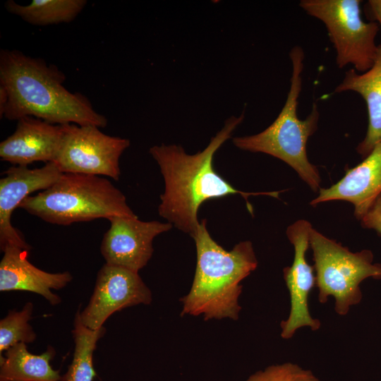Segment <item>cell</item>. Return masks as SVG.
Instances as JSON below:
<instances>
[{
	"label": "cell",
	"instance_id": "6da1fadb",
	"mask_svg": "<svg viewBox=\"0 0 381 381\" xmlns=\"http://www.w3.org/2000/svg\"><path fill=\"white\" fill-rule=\"evenodd\" d=\"M243 119V113L229 118L207 146L193 155L186 153L177 145L162 144L150 148L149 152L158 164L164 181V191L160 195L158 206L159 214L190 236L200 224L198 209L208 200L239 194L246 200L248 210L253 215L249 196L268 195L279 198L282 192L279 190L248 193L238 190L214 170V154L231 138Z\"/></svg>",
	"mask_w": 381,
	"mask_h": 381
},
{
	"label": "cell",
	"instance_id": "7a4b0ae2",
	"mask_svg": "<svg viewBox=\"0 0 381 381\" xmlns=\"http://www.w3.org/2000/svg\"><path fill=\"white\" fill-rule=\"evenodd\" d=\"M65 75L43 59L18 50L0 52V87L7 95L3 116L17 120L32 116L52 124L93 125L104 128L107 118L83 95L64 86Z\"/></svg>",
	"mask_w": 381,
	"mask_h": 381
},
{
	"label": "cell",
	"instance_id": "3957f363",
	"mask_svg": "<svg viewBox=\"0 0 381 381\" xmlns=\"http://www.w3.org/2000/svg\"><path fill=\"white\" fill-rule=\"evenodd\" d=\"M197 262L191 288L180 299L181 315H202L205 320L238 318L241 282L258 267L253 243L243 241L227 251L210 236L203 219L191 236Z\"/></svg>",
	"mask_w": 381,
	"mask_h": 381
},
{
	"label": "cell",
	"instance_id": "277c9868",
	"mask_svg": "<svg viewBox=\"0 0 381 381\" xmlns=\"http://www.w3.org/2000/svg\"><path fill=\"white\" fill-rule=\"evenodd\" d=\"M292 73L289 91L283 108L272 123L257 134L235 137L234 145L252 152H262L284 162L298 174L313 192L320 189L321 178L316 166L308 159L306 144L318 128L320 117L316 104L303 120L297 116L298 100L302 89L301 73L304 52L299 46L291 49Z\"/></svg>",
	"mask_w": 381,
	"mask_h": 381
},
{
	"label": "cell",
	"instance_id": "5b68a950",
	"mask_svg": "<svg viewBox=\"0 0 381 381\" xmlns=\"http://www.w3.org/2000/svg\"><path fill=\"white\" fill-rule=\"evenodd\" d=\"M19 207L58 225L114 216L136 217L124 194L104 177L62 173L48 188L27 197Z\"/></svg>",
	"mask_w": 381,
	"mask_h": 381
},
{
	"label": "cell",
	"instance_id": "8992f818",
	"mask_svg": "<svg viewBox=\"0 0 381 381\" xmlns=\"http://www.w3.org/2000/svg\"><path fill=\"white\" fill-rule=\"evenodd\" d=\"M309 247L313 251L318 301L323 304L332 296L334 310L339 315H346L351 306L361 301L360 284L364 279H381V264L373 262L370 250L351 252L313 228L309 234Z\"/></svg>",
	"mask_w": 381,
	"mask_h": 381
},
{
	"label": "cell",
	"instance_id": "52a82bcc",
	"mask_svg": "<svg viewBox=\"0 0 381 381\" xmlns=\"http://www.w3.org/2000/svg\"><path fill=\"white\" fill-rule=\"evenodd\" d=\"M361 4L360 0H301L299 6L324 23L336 51L337 66L351 64L364 73L377 56L375 39L379 25L362 19Z\"/></svg>",
	"mask_w": 381,
	"mask_h": 381
},
{
	"label": "cell",
	"instance_id": "ba28073f",
	"mask_svg": "<svg viewBox=\"0 0 381 381\" xmlns=\"http://www.w3.org/2000/svg\"><path fill=\"white\" fill-rule=\"evenodd\" d=\"M129 145L128 139L108 135L98 126L66 124L63 142L54 162L62 173L119 180V159Z\"/></svg>",
	"mask_w": 381,
	"mask_h": 381
},
{
	"label": "cell",
	"instance_id": "9c48e42d",
	"mask_svg": "<svg viewBox=\"0 0 381 381\" xmlns=\"http://www.w3.org/2000/svg\"><path fill=\"white\" fill-rule=\"evenodd\" d=\"M312 228L308 221L298 219L289 225L286 231L294 248V257L292 265L283 270L291 304L289 317L280 323L281 337L284 339L293 337L301 327H307L316 331L321 327L320 320L312 317L308 307L309 296L316 286L314 267L306 259Z\"/></svg>",
	"mask_w": 381,
	"mask_h": 381
},
{
	"label": "cell",
	"instance_id": "30bf717a",
	"mask_svg": "<svg viewBox=\"0 0 381 381\" xmlns=\"http://www.w3.org/2000/svg\"><path fill=\"white\" fill-rule=\"evenodd\" d=\"M151 301V291L138 272L105 263L97 273L93 293L80 312V318L85 327L96 330L115 312Z\"/></svg>",
	"mask_w": 381,
	"mask_h": 381
},
{
	"label": "cell",
	"instance_id": "8fae6325",
	"mask_svg": "<svg viewBox=\"0 0 381 381\" xmlns=\"http://www.w3.org/2000/svg\"><path fill=\"white\" fill-rule=\"evenodd\" d=\"M108 220L110 226L104 234L100 247L105 263L135 272L151 258L153 239L173 227L169 222H144L137 216H114Z\"/></svg>",
	"mask_w": 381,
	"mask_h": 381
},
{
	"label": "cell",
	"instance_id": "7c38bea8",
	"mask_svg": "<svg viewBox=\"0 0 381 381\" xmlns=\"http://www.w3.org/2000/svg\"><path fill=\"white\" fill-rule=\"evenodd\" d=\"M62 172L54 162L40 168L13 166L4 172L0 179V248L14 246L28 251L31 247L21 233L11 224L14 210L31 193L44 190L53 185Z\"/></svg>",
	"mask_w": 381,
	"mask_h": 381
},
{
	"label": "cell",
	"instance_id": "4fadbf2b",
	"mask_svg": "<svg viewBox=\"0 0 381 381\" xmlns=\"http://www.w3.org/2000/svg\"><path fill=\"white\" fill-rule=\"evenodd\" d=\"M66 133V124H52L25 116L18 121L15 131L0 143L2 161L18 166L35 162H54Z\"/></svg>",
	"mask_w": 381,
	"mask_h": 381
},
{
	"label": "cell",
	"instance_id": "5bb4252c",
	"mask_svg": "<svg viewBox=\"0 0 381 381\" xmlns=\"http://www.w3.org/2000/svg\"><path fill=\"white\" fill-rule=\"evenodd\" d=\"M381 194V142L363 161L349 169L345 175L327 188H320L310 205L342 200L351 202L354 216L361 220Z\"/></svg>",
	"mask_w": 381,
	"mask_h": 381
},
{
	"label": "cell",
	"instance_id": "9a60e30c",
	"mask_svg": "<svg viewBox=\"0 0 381 381\" xmlns=\"http://www.w3.org/2000/svg\"><path fill=\"white\" fill-rule=\"evenodd\" d=\"M0 262V291H25L40 294L51 305L61 303V298L52 293L72 281L69 272L50 273L40 270L28 258V251L14 246H8L2 251Z\"/></svg>",
	"mask_w": 381,
	"mask_h": 381
},
{
	"label": "cell",
	"instance_id": "2e32d148",
	"mask_svg": "<svg viewBox=\"0 0 381 381\" xmlns=\"http://www.w3.org/2000/svg\"><path fill=\"white\" fill-rule=\"evenodd\" d=\"M353 91L365 100L368 114V125L364 139L358 145L357 152L366 157L381 142V44L373 66L361 74L354 69L345 73L334 93Z\"/></svg>",
	"mask_w": 381,
	"mask_h": 381
},
{
	"label": "cell",
	"instance_id": "e0dca14e",
	"mask_svg": "<svg viewBox=\"0 0 381 381\" xmlns=\"http://www.w3.org/2000/svg\"><path fill=\"white\" fill-rule=\"evenodd\" d=\"M55 355L51 346L36 355L28 351L26 344H17L0 356V381H61L59 370L50 365Z\"/></svg>",
	"mask_w": 381,
	"mask_h": 381
},
{
	"label": "cell",
	"instance_id": "ac0fdd59",
	"mask_svg": "<svg viewBox=\"0 0 381 381\" xmlns=\"http://www.w3.org/2000/svg\"><path fill=\"white\" fill-rule=\"evenodd\" d=\"M86 4L85 0H33L28 5H20L8 0L5 6L25 21L43 26L72 21Z\"/></svg>",
	"mask_w": 381,
	"mask_h": 381
},
{
	"label": "cell",
	"instance_id": "d6986e66",
	"mask_svg": "<svg viewBox=\"0 0 381 381\" xmlns=\"http://www.w3.org/2000/svg\"><path fill=\"white\" fill-rule=\"evenodd\" d=\"M80 309L76 312L72 331L75 342L73 361L61 381H93L96 375L93 353L106 329L102 327L93 330L85 327L80 320Z\"/></svg>",
	"mask_w": 381,
	"mask_h": 381
},
{
	"label": "cell",
	"instance_id": "ffe728a7",
	"mask_svg": "<svg viewBox=\"0 0 381 381\" xmlns=\"http://www.w3.org/2000/svg\"><path fill=\"white\" fill-rule=\"evenodd\" d=\"M32 312L33 304L28 302L21 310H9L0 320V356L17 344H27L35 340L36 333L28 323Z\"/></svg>",
	"mask_w": 381,
	"mask_h": 381
},
{
	"label": "cell",
	"instance_id": "44dd1931",
	"mask_svg": "<svg viewBox=\"0 0 381 381\" xmlns=\"http://www.w3.org/2000/svg\"><path fill=\"white\" fill-rule=\"evenodd\" d=\"M246 381H321L310 370L286 362L267 366L250 375Z\"/></svg>",
	"mask_w": 381,
	"mask_h": 381
},
{
	"label": "cell",
	"instance_id": "7402d4cb",
	"mask_svg": "<svg viewBox=\"0 0 381 381\" xmlns=\"http://www.w3.org/2000/svg\"><path fill=\"white\" fill-rule=\"evenodd\" d=\"M360 221L363 227L373 229L381 236V194Z\"/></svg>",
	"mask_w": 381,
	"mask_h": 381
},
{
	"label": "cell",
	"instance_id": "603a6c76",
	"mask_svg": "<svg viewBox=\"0 0 381 381\" xmlns=\"http://www.w3.org/2000/svg\"><path fill=\"white\" fill-rule=\"evenodd\" d=\"M368 12L381 27V0H370L368 2Z\"/></svg>",
	"mask_w": 381,
	"mask_h": 381
}]
</instances>
